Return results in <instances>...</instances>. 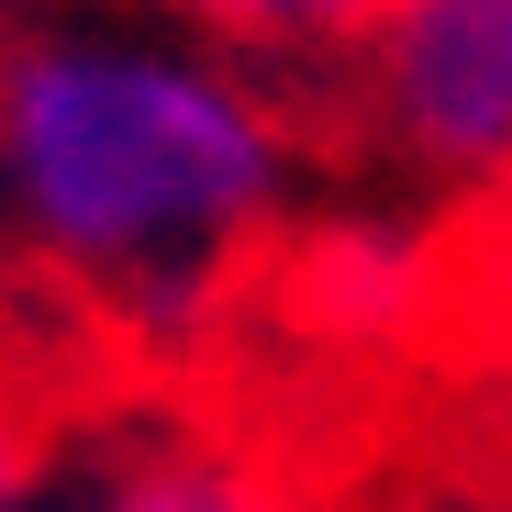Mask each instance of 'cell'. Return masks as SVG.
Masks as SVG:
<instances>
[{
    "label": "cell",
    "instance_id": "6da1fadb",
    "mask_svg": "<svg viewBox=\"0 0 512 512\" xmlns=\"http://www.w3.org/2000/svg\"><path fill=\"white\" fill-rule=\"evenodd\" d=\"M301 190V134L245 56L156 23L0 34V212L123 323L190 334Z\"/></svg>",
    "mask_w": 512,
    "mask_h": 512
},
{
    "label": "cell",
    "instance_id": "7a4b0ae2",
    "mask_svg": "<svg viewBox=\"0 0 512 512\" xmlns=\"http://www.w3.org/2000/svg\"><path fill=\"white\" fill-rule=\"evenodd\" d=\"M357 56L368 145L435 190H490L512 167V0H379Z\"/></svg>",
    "mask_w": 512,
    "mask_h": 512
},
{
    "label": "cell",
    "instance_id": "3957f363",
    "mask_svg": "<svg viewBox=\"0 0 512 512\" xmlns=\"http://www.w3.org/2000/svg\"><path fill=\"white\" fill-rule=\"evenodd\" d=\"M435 279H446L435 234H412L390 212H346V223H312L290 245L279 301H290V323L312 334V346L368 357V346H401V334L435 312Z\"/></svg>",
    "mask_w": 512,
    "mask_h": 512
},
{
    "label": "cell",
    "instance_id": "277c9868",
    "mask_svg": "<svg viewBox=\"0 0 512 512\" xmlns=\"http://www.w3.org/2000/svg\"><path fill=\"white\" fill-rule=\"evenodd\" d=\"M156 12L179 23V34H201V45L301 67V56H346V45L368 34L379 0H156Z\"/></svg>",
    "mask_w": 512,
    "mask_h": 512
},
{
    "label": "cell",
    "instance_id": "5b68a950",
    "mask_svg": "<svg viewBox=\"0 0 512 512\" xmlns=\"http://www.w3.org/2000/svg\"><path fill=\"white\" fill-rule=\"evenodd\" d=\"M90 512H279V490L256 479L245 457H212V446H156L134 468H112L90 490Z\"/></svg>",
    "mask_w": 512,
    "mask_h": 512
},
{
    "label": "cell",
    "instance_id": "8992f818",
    "mask_svg": "<svg viewBox=\"0 0 512 512\" xmlns=\"http://www.w3.org/2000/svg\"><path fill=\"white\" fill-rule=\"evenodd\" d=\"M34 501H45V446L0 412V512H34Z\"/></svg>",
    "mask_w": 512,
    "mask_h": 512
},
{
    "label": "cell",
    "instance_id": "52a82bcc",
    "mask_svg": "<svg viewBox=\"0 0 512 512\" xmlns=\"http://www.w3.org/2000/svg\"><path fill=\"white\" fill-rule=\"evenodd\" d=\"M479 268L512 290V167H501V179L479 190Z\"/></svg>",
    "mask_w": 512,
    "mask_h": 512
},
{
    "label": "cell",
    "instance_id": "ba28073f",
    "mask_svg": "<svg viewBox=\"0 0 512 512\" xmlns=\"http://www.w3.org/2000/svg\"><path fill=\"white\" fill-rule=\"evenodd\" d=\"M23 23H45V0H0V34H23Z\"/></svg>",
    "mask_w": 512,
    "mask_h": 512
}]
</instances>
